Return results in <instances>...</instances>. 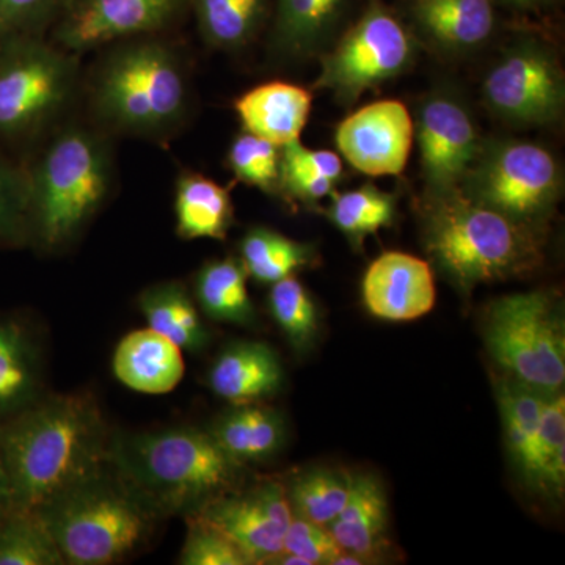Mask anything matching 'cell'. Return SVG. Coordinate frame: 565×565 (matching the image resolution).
Here are the masks:
<instances>
[{"label":"cell","mask_w":565,"mask_h":565,"mask_svg":"<svg viewBox=\"0 0 565 565\" xmlns=\"http://www.w3.org/2000/svg\"><path fill=\"white\" fill-rule=\"evenodd\" d=\"M36 512L73 565L117 563L147 541L159 519L110 463Z\"/></svg>","instance_id":"8992f818"},{"label":"cell","mask_w":565,"mask_h":565,"mask_svg":"<svg viewBox=\"0 0 565 565\" xmlns=\"http://www.w3.org/2000/svg\"><path fill=\"white\" fill-rule=\"evenodd\" d=\"M207 430L223 451L241 463L277 455L286 435L281 415L259 403L234 405Z\"/></svg>","instance_id":"d4e9b609"},{"label":"cell","mask_w":565,"mask_h":565,"mask_svg":"<svg viewBox=\"0 0 565 565\" xmlns=\"http://www.w3.org/2000/svg\"><path fill=\"white\" fill-rule=\"evenodd\" d=\"M191 0H68L55 20V46L77 55L114 41L154 35Z\"/></svg>","instance_id":"4fadbf2b"},{"label":"cell","mask_w":565,"mask_h":565,"mask_svg":"<svg viewBox=\"0 0 565 565\" xmlns=\"http://www.w3.org/2000/svg\"><path fill=\"white\" fill-rule=\"evenodd\" d=\"M162 288L174 319L182 329L188 330L195 338L203 351L210 343V333L203 326L202 318H200L199 310H196L192 297L189 296L188 289L178 281L162 282Z\"/></svg>","instance_id":"b9f144b4"},{"label":"cell","mask_w":565,"mask_h":565,"mask_svg":"<svg viewBox=\"0 0 565 565\" xmlns=\"http://www.w3.org/2000/svg\"><path fill=\"white\" fill-rule=\"evenodd\" d=\"M414 126L424 193L460 189L484 140L463 96L449 87L427 93L416 106Z\"/></svg>","instance_id":"7c38bea8"},{"label":"cell","mask_w":565,"mask_h":565,"mask_svg":"<svg viewBox=\"0 0 565 565\" xmlns=\"http://www.w3.org/2000/svg\"><path fill=\"white\" fill-rule=\"evenodd\" d=\"M92 104L99 120L115 131L150 139L167 136L189 109L180 55L154 35L122 41L96 70Z\"/></svg>","instance_id":"277c9868"},{"label":"cell","mask_w":565,"mask_h":565,"mask_svg":"<svg viewBox=\"0 0 565 565\" xmlns=\"http://www.w3.org/2000/svg\"><path fill=\"white\" fill-rule=\"evenodd\" d=\"M318 211L356 252H362L367 236L393 226L397 215V196L382 191L373 182H366L353 191H334L329 196V204Z\"/></svg>","instance_id":"f546056e"},{"label":"cell","mask_w":565,"mask_h":565,"mask_svg":"<svg viewBox=\"0 0 565 565\" xmlns=\"http://www.w3.org/2000/svg\"><path fill=\"white\" fill-rule=\"evenodd\" d=\"M25 173L29 237L54 250L74 239L109 195V147L98 134L71 126L55 136Z\"/></svg>","instance_id":"5b68a950"},{"label":"cell","mask_w":565,"mask_h":565,"mask_svg":"<svg viewBox=\"0 0 565 565\" xmlns=\"http://www.w3.org/2000/svg\"><path fill=\"white\" fill-rule=\"evenodd\" d=\"M11 511L9 490H7L6 476H3L2 465H0V520Z\"/></svg>","instance_id":"ee69618b"},{"label":"cell","mask_w":565,"mask_h":565,"mask_svg":"<svg viewBox=\"0 0 565 565\" xmlns=\"http://www.w3.org/2000/svg\"><path fill=\"white\" fill-rule=\"evenodd\" d=\"M65 564L39 512L10 511L0 520V565Z\"/></svg>","instance_id":"836d02e7"},{"label":"cell","mask_w":565,"mask_h":565,"mask_svg":"<svg viewBox=\"0 0 565 565\" xmlns=\"http://www.w3.org/2000/svg\"><path fill=\"white\" fill-rule=\"evenodd\" d=\"M181 565H252L248 557L225 534L195 515H188V535Z\"/></svg>","instance_id":"74e56055"},{"label":"cell","mask_w":565,"mask_h":565,"mask_svg":"<svg viewBox=\"0 0 565 565\" xmlns=\"http://www.w3.org/2000/svg\"><path fill=\"white\" fill-rule=\"evenodd\" d=\"M364 0H274L270 47L286 61L319 57L351 24Z\"/></svg>","instance_id":"ac0fdd59"},{"label":"cell","mask_w":565,"mask_h":565,"mask_svg":"<svg viewBox=\"0 0 565 565\" xmlns=\"http://www.w3.org/2000/svg\"><path fill=\"white\" fill-rule=\"evenodd\" d=\"M561 0H494V3L515 11H542L552 9Z\"/></svg>","instance_id":"7bdbcfd3"},{"label":"cell","mask_w":565,"mask_h":565,"mask_svg":"<svg viewBox=\"0 0 565 565\" xmlns=\"http://www.w3.org/2000/svg\"><path fill=\"white\" fill-rule=\"evenodd\" d=\"M351 481L352 475L318 467L299 471L282 486L292 515L329 526L348 503Z\"/></svg>","instance_id":"1f68e13d"},{"label":"cell","mask_w":565,"mask_h":565,"mask_svg":"<svg viewBox=\"0 0 565 565\" xmlns=\"http://www.w3.org/2000/svg\"><path fill=\"white\" fill-rule=\"evenodd\" d=\"M111 435L88 393L39 397L0 424L11 511L36 512L110 463Z\"/></svg>","instance_id":"6da1fadb"},{"label":"cell","mask_w":565,"mask_h":565,"mask_svg":"<svg viewBox=\"0 0 565 565\" xmlns=\"http://www.w3.org/2000/svg\"><path fill=\"white\" fill-rule=\"evenodd\" d=\"M200 35L207 46L239 51L266 28L273 0H191Z\"/></svg>","instance_id":"83f0119b"},{"label":"cell","mask_w":565,"mask_h":565,"mask_svg":"<svg viewBox=\"0 0 565 565\" xmlns=\"http://www.w3.org/2000/svg\"><path fill=\"white\" fill-rule=\"evenodd\" d=\"M40 345L29 323L0 315V424L41 397Z\"/></svg>","instance_id":"603a6c76"},{"label":"cell","mask_w":565,"mask_h":565,"mask_svg":"<svg viewBox=\"0 0 565 565\" xmlns=\"http://www.w3.org/2000/svg\"><path fill=\"white\" fill-rule=\"evenodd\" d=\"M110 465L159 516L192 514L241 489L245 470L199 427L114 434Z\"/></svg>","instance_id":"3957f363"},{"label":"cell","mask_w":565,"mask_h":565,"mask_svg":"<svg viewBox=\"0 0 565 565\" xmlns=\"http://www.w3.org/2000/svg\"><path fill=\"white\" fill-rule=\"evenodd\" d=\"M247 280L243 262L234 256L204 264L195 277V296L203 313L212 321L252 326L256 313Z\"/></svg>","instance_id":"f1b7e54d"},{"label":"cell","mask_w":565,"mask_h":565,"mask_svg":"<svg viewBox=\"0 0 565 565\" xmlns=\"http://www.w3.org/2000/svg\"><path fill=\"white\" fill-rule=\"evenodd\" d=\"M486 348L505 375L542 393L563 392L565 329L556 294L516 292L487 307Z\"/></svg>","instance_id":"52a82bcc"},{"label":"cell","mask_w":565,"mask_h":565,"mask_svg":"<svg viewBox=\"0 0 565 565\" xmlns=\"http://www.w3.org/2000/svg\"><path fill=\"white\" fill-rule=\"evenodd\" d=\"M362 299L367 313L381 321H416L437 300L433 264L411 253H382L363 275Z\"/></svg>","instance_id":"2e32d148"},{"label":"cell","mask_w":565,"mask_h":565,"mask_svg":"<svg viewBox=\"0 0 565 565\" xmlns=\"http://www.w3.org/2000/svg\"><path fill=\"white\" fill-rule=\"evenodd\" d=\"M280 158L281 147L247 131L237 134L226 152L234 178L270 196H278Z\"/></svg>","instance_id":"d590c367"},{"label":"cell","mask_w":565,"mask_h":565,"mask_svg":"<svg viewBox=\"0 0 565 565\" xmlns=\"http://www.w3.org/2000/svg\"><path fill=\"white\" fill-rule=\"evenodd\" d=\"M313 96L307 88L274 81L256 85L234 102L243 131L285 147L300 140L310 120Z\"/></svg>","instance_id":"ffe728a7"},{"label":"cell","mask_w":565,"mask_h":565,"mask_svg":"<svg viewBox=\"0 0 565 565\" xmlns=\"http://www.w3.org/2000/svg\"><path fill=\"white\" fill-rule=\"evenodd\" d=\"M546 394L505 374L494 379V396L503 423L505 448L526 482H530L533 471L535 441Z\"/></svg>","instance_id":"4316f807"},{"label":"cell","mask_w":565,"mask_h":565,"mask_svg":"<svg viewBox=\"0 0 565 565\" xmlns=\"http://www.w3.org/2000/svg\"><path fill=\"white\" fill-rule=\"evenodd\" d=\"M29 239L28 173L0 154V248Z\"/></svg>","instance_id":"8d00e7d4"},{"label":"cell","mask_w":565,"mask_h":565,"mask_svg":"<svg viewBox=\"0 0 565 565\" xmlns=\"http://www.w3.org/2000/svg\"><path fill=\"white\" fill-rule=\"evenodd\" d=\"M419 41L403 17L384 0H364L351 24L319 55L316 88L352 106L371 88L396 79L415 65Z\"/></svg>","instance_id":"9c48e42d"},{"label":"cell","mask_w":565,"mask_h":565,"mask_svg":"<svg viewBox=\"0 0 565 565\" xmlns=\"http://www.w3.org/2000/svg\"><path fill=\"white\" fill-rule=\"evenodd\" d=\"M481 96L490 114L515 128L559 121L565 77L555 50L539 36H516L487 70Z\"/></svg>","instance_id":"8fae6325"},{"label":"cell","mask_w":565,"mask_h":565,"mask_svg":"<svg viewBox=\"0 0 565 565\" xmlns=\"http://www.w3.org/2000/svg\"><path fill=\"white\" fill-rule=\"evenodd\" d=\"M225 534L250 564H267L282 552L286 530L292 520L291 505L281 482H258L207 501L192 514Z\"/></svg>","instance_id":"5bb4252c"},{"label":"cell","mask_w":565,"mask_h":565,"mask_svg":"<svg viewBox=\"0 0 565 565\" xmlns=\"http://www.w3.org/2000/svg\"><path fill=\"white\" fill-rule=\"evenodd\" d=\"M418 221L429 263L462 296L479 285L533 274L544 263L545 228L512 221L460 189L423 193Z\"/></svg>","instance_id":"7a4b0ae2"},{"label":"cell","mask_w":565,"mask_h":565,"mask_svg":"<svg viewBox=\"0 0 565 565\" xmlns=\"http://www.w3.org/2000/svg\"><path fill=\"white\" fill-rule=\"evenodd\" d=\"M460 191L512 221L545 228L563 195V167L535 141L493 137L482 140Z\"/></svg>","instance_id":"ba28073f"},{"label":"cell","mask_w":565,"mask_h":565,"mask_svg":"<svg viewBox=\"0 0 565 565\" xmlns=\"http://www.w3.org/2000/svg\"><path fill=\"white\" fill-rule=\"evenodd\" d=\"M139 308L143 315L145 321L148 323V329L163 334L169 338L174 344L180 345L182 351L200 352L199 343L188 330L182 329L180 323L177 322L172 310H170L169 302H167L166 292H163L161 285L151 286L145 289L139 297Z\"/></svg>","instance_id":"60d3db41"},{"label":"cell","mask_w":565,"mask_h":565,"mask_svg":"<svg viewBox=\"0 0 565 565\" xmlns=\"http://www.w3.org/2000/svg\"><path fill=\"white\" fill-rule=\"evenodd\" d=\"M343 552L371 564L386 546L388 500L373 475H352L351 494L340 515L326 526Z\"/></svg>","instance_id":"7402d4cb"},{"label":"cell","mask_w":565,"mask_h":565,"mask_svg":"<svg viewBox=\"0 0 565 565\" xmlns=\"http://www.w3.org/2000/svg\"><path fill=\"white\" fill-rule=\"evenodd\" d=\"M414 139V118L397 99L360 107L334 131V141L345 161L370 177L403 173Z\"/></svg>","instance_id":"9a60e30c"},{"label":"cell","mask_w":565,"mask_h":565,"mask_svg":"<svg viewBox=\"0 0 565 565\" xmlns=\"http://www.w3.org/2000/svg\"><path fill=\"white\" fill-rule=\"evenodd\" d=\"M68 0H0V40L40 35L57 20Z\"/></svg>","instance_id":"f35d334b"},{"label":"cell","mask_w":565,"mask_h":565,"mask_svg":"<svg viewBox=\"0 0 565 565\" xmlns=\"http://www.w3.org/2000/svg\"><path fill=\"white\" fill-rule=\"evenodd\" d=\"M239 259L248 278L262 285H274L313 267L319 256L315 245L289 239L275 230L255 226L241 241Z\"/></svg>","instance_id":"4dcf8cb0"},{"label":"cell","mask_w":565,"mask_h":565,"mask_svg":"<svg viewBox=\"0 0 565 565\" xmlns=\"http://www.w3.org/2000/svg\"><path fill=\"white\" fill-rule=\"evenodd\" d=\"M343 161L337 152L311 150L294 140L281 147L278 196L294 206L319 207L343 180Z\"/></svg>","instance_id":"484cf974"},{"label":"cell","mask_w":565,"mask_h":565,"mask_svg":"<svg viewBox=\"0 0 565 565\" xmlns=\"http://www.w3.org/2000/svg\"><path fill=\"white\" fill-rule=\"evenodd\" d=\"M548 498H563L565 487V397L548 393L542 408L530 482Z\"/></svg>","instance_id":"d6a6232c"},{"label":"cell","mask_w":565,"mask_h":565,"mask_svg":"<svg viewBox=\"0 0 565 565\" xmlns=\"http://www.w3.org/2000/svg\"><path fill=\"white\" fill-rule=\"evenodd\" d=\"M111 370L132 392L159 396L173 392L185 373L180 345L151 329L126 334L115 349Z\"/></svg>","instance_id":"44dd1931"},{"label":"cell","mask_w":565,"mask_h":565,"mask_svg":"<svg viewBox=\"0 0 565 565\" xmlns=\"http://www.w3.org/2000/svg\"><path fill=\"white\" fill-rule=\"evenodd\" d=\"M405 22L416 39L445 57L482 50L498 31L494 0H404Z\"/></svg>","instance_id":"e0dca14e"},{"label":"cell","mask_w":565,"mask_h":565,"mask_svg":"<svg viewBox=\"0 0 565 565\" xmlns=\"http://www.w3.org/2000/svg\"><path fill=\"white\" fill-rule=\"evenodd\" d=\"M285 373L269 344L239 341L230 344L212 363L207 385L233 405L263 403L280 392Z\"/></svg>","instance_id":"d6986e66"},{"label":"cell","mask_w":565,"mask_h":565,"mask_svg":"<svg viewBox=\"0 0 565 565\" xmlns=\"http://www.w3.org/2000/svg\"><path fill=\"white\" fill-rule=\"evenodd\" d=\"M269 310L294 351L303 352L313 344L319 327L318 305L296 275L270 285Z\"/></svg>","instance_id":"e575fe53"},{"label":"cell","mask_w":565,"mask_h":565,"mask_svg":"<svg viewBox=\"0 0 565 565\" xmlns=\"http://www.w3.org/2000/svg\"><path fill=\"white\" fill-rule=\"evenodd\" d=\"M74 57L40 35L0 40V140L32 139L61 114L76 85Z\"/></svg>","instance_id":"30bf717a"},{"label":"cell","mask_w":565,"mask_h":565,"mask_svg":"<svg viewBox=\"0 0 565 565\" xmlns=\"http://www.w3.org/2000/svg\"><path fill=\"white\" fill-rule=\"evenodd\" d=\"M174 215L182 239L223 241L234 222L232 193L204 174L181 173L174 188Z\"/></svg>","instance_id":"cb8c5ba5"},{"label":"cell","mask_w":565,"mask_h":565,"mask_svg":"<svg viewBox=\"0 0 565 565\" xmlns=\"http://www.w3.org/2000/svg\"><path fill=\"white\" fill-rule=\"evenodd\" d=\"M282 552L300 557L307 565H333L341 548L326 526L292 515L282 541Z\"/></svg>","instance_id":"ab89813d"}]
</instances>
